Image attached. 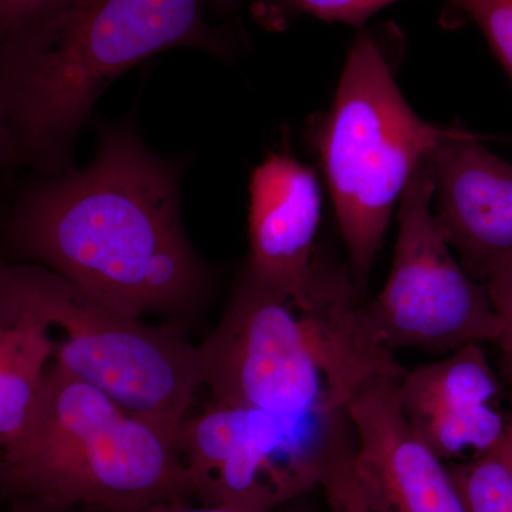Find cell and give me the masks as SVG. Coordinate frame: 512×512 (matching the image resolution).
Here are the masks:
<instances>
[{
    "label": "cell",
    "mask_w": 512,
    "mask_h": 512,
    "mask_svg": "<svg viewBox=\"0 0 512 512\" xmlns=\"http://www.w3.org/2000/svg\"><path fill=\"white\" fill-rule=\"evenodd\" d=\"M180 174L133 128H106L87 167L43 174L20 192L12 254L131 318L190 311L210 275L181 222Z\"/></svg>",
    "instance_id": "obj_1"
},
{
    "label": "cell",
    "mask_w": 512,
    "mask_h": 512,
    "mask_svg": "<svg viewBox=\"0 0 512 512\" xmlns=\"http://www.w3.org/2000/svg\"><path fill=\"white\" fill-rule=\"evenodd\" d=\"M242 0H77L0 46V119L18 164L69 170L101 93L165 50L235 62L249 49Z\"/></svg>",
    "instance_id": "obj_2"
},
{
    "label": "cell",
    "mask_w": 512,
    "mask_h": 512,
    "mask_svg": "<svg viewBox=\"0 0 512 512\" xmlns=\"http://www.w3.org/2000/svg\"><path fill=\"white\" fill-rule=\"evenodd\" d=\"M345 268L316 255L281 291L244 271L214 332L198 346L214 400L292 416L348 413L356 394L406 370L380 340Z\"/></svg>",
    "instance_id": "obj_3"
},
{
    "label": "cell",
    "mask_w": 512,
    "mask_h": 512,
    "mask_svg": "<svg viewBox=\"0 0 512 512\" xmlns=\"http://www.w3.org/2000/svg\"><path fill=\"white\" fill-rule=\"evenodd\" d=\"M180 430L130 413L52 362L25 436L0 456V501L138 512L187 500Z\"/></svg>",
    "instance_id": "obj_4"
},
{
    "label": "cell",
    "mask_w": 512,
    "mask_h": 512,
    "mask_svg": "<svg viewBox=\"0 0 512 512\" xmlns=\"http://www.w3.org/2000/svg\"><path fill=\"white\" fill-rule=\"evenodd\" d=\"M399 42L394 29L357 30L332 106L311 128L359 291L414 171L453 130L404 99L392 59Z\"/></svg>",
    "instance_id": "obj_5"
},
{
    "label": "cell",
    "mask_w": 512,
    "mask_h": 512,
    "mask_svg": "<svg viewBox=\"0 0 512 512\" xmlns=\"http://www.w3.org/2000/svg\"><path fill=\"white\" fill-rule=\"evenodd\" d=\"M0 303L60 330L57 365L130 413L180 430L204 386L198 348L173 325L151 326L109 308L52 269L0 256Z\"/></svg>",
    "instance_id": "obj_6"
},
{
    "label": "cell",
    "mask_w": 512,
    "mask_h": 512,
    "mask_svg": "<svg viewBox=\"0 0 512 512\" xmlns=\"http://www.w3.org/2000/svg\"><path fill=\"white\" fill-rule=\"evenodd\" d=\"M348 413L292 416L214 400L180 429L192 497L242 512H274L320 485L353 446Z\"/></svg>",
    "instance_id": "obj_7"
},
{
    "label": "cell",
    "mask_w": 512,
    "mask_h": 512,
    "mask_svg": "<svg viewBox=\"0 0 512 512\" xmlns=\"http://www.w3.org/2000/svg\"><path fill=\"white\" fill-rule=\"evenodd\" d=\"M396 247L389 279L366 305L373 328L390 350L433 352L497 343L503 320L484 284L467 274L437 224L433 181L421 163L397 211Z\"/></svg>",
    "instance_id": "obj_8"
},
{
    "label": "cell",
    "mask_w": 512,
    "mask_h": 512,
    "mask_svg": "<svg viewBox=\"0 0 512 512\" xmlns=\"http://www.w3.org/2000/svg\"><path fill=\"white\" fill-rule=\"evenodd\" d=\"M484 140L453 126L423 160L437 224L467 274L481 284L512 264V164Z\"/></svg>",
    "instance_id": "obj_9"
},
{
    "label": "cell",
    "mask_w": 512,
    "mask_h": 512,
    "mask_svg": "<svg viewBox=\"0 0 512 512\" xmlns=\"http://www.w3.org/2000/svg\"><path fill=\"white\" fill-rule=\"evenodd\" d=\"M399 382L377 380L348 406L357 481L380 512H467L450 466L404 416Z\"/></svg>",
    "instance_id": "obj_10"
},
{
    "label": "cell",
    "mask_w": 512,
    "mask_h": 512,
    "mask_svg": "<svg viewBox=\"0 0 512 512\" xmlns=\"http://www.w3.org/2000/svg\"><path fill=\"white\" fill-rule=\"evenodd\" d=\"M501 386L478 343L407 372L399 402L414 434L443 461L493 453L507 421L498 409Z\"/></svg>",
    "instance_id": "obj_11"
},
{
    "label": "cell",
    "mask_w": 512,
    "mask_h": 512,
    "mask_svg": "<svg viewBox=\"0 0 512 512\" xmlns=\"http://www.w3.org/2000/svg\"><path fill=\"white\" fill-rule=\"evenodd\" d=\"M322 220V191L311 167L285 153H272L249 183V275L295 291L311 275Z\"/></svg>",
    "instance_id": "obj_12"
},
{
    "label": "cell",
    "mask_w": 512,
    "mask_h": 512,
    "mask_svg": "<svg viewBox=\"0 0 512 512\" xmlns=\"http://www.w3.org/2000/svg\"><path fill=\"white\" fill-rule=\"evenodd\" d=\"M55 349L49 323L36 313L0 303V456L25 436Z\"/></svg>",
    "instance_id": "obj_13"
},
{
    "label": "cell",
    "mask_w": 512,
    "mask_h": 512,
    "mask_svg": "<svg viewBox=\"0 0 512 512\" xmlns=\"http://www.w3.org/2000/svg\"><path fill=\"white\" fill-rule=\"evenodd\" d=\"M396 2L399 0H254L251 15L261 28L275 33L303 18L362 30L380 10Z\"/></svg>",
    "instance_id": "obj_14"
},
{
    "label": "cell",
    "mask_w": 512,
    "mask_h": 512,
    "mask_svg": "<svg viewBox=\"0 0 512 512\" xmlns=\"http://www.w3.org/2000/svg\"><path fill=\"white\" fill-rule=\"evenodd\" d=\"M448 466L467 512H512V471L497 453Z\"/></svg>",
    "instance_id": "obj_15"
},
{
    "label": "cell",
    "mask_w": 512,
    "mask_h": 512,
    "mask_svg": "<svg viewBox=\"0 0 512 512\" xmlns=\"http://www.w3.org/2000/svg\"><path fill=\"white\" fill-rule=\"evenodd\" d=\"M454 15L473 22L512 82V0H444Z\"/></svg>",
    "instance_id": "obj_16"
},
{
    "label": "cell",
    "mask_w": 512,
    "mask_h": 512,
    "mask_svg": "<svg viewBox=\"0 0 512 512\" xmlns=\"http://www.w3.org/2000/svg\"><path fill=\"white\" fill-rule=\"evenodd\" d=\"M353 446L326 467L320 480L330 512H380L367 497L352 468Z\"/></svg>",
    "instance_id": "obj_17"
},
{
    "label": "cell",
    "mask_w": 512,
    "mask_h": 512,
    "mask_svg": "<svg viewBox=\"0 0 512 512\" xmlns=\"http://www.w3.org/2000/svg\"><path fill=\"white\" fill-rule=\"evenodd\" d=\"M77 0H0V46L56 18Z\"/></svg>",
    "instance_id": "obj_18"
},
{
    "label": "cell",
    "mask_w": 512,
    "mask_h": 512,
    "mask_svg": "<svg viewBox=\"0 0 512 512\" xmlns=\"http://www.w3.org/2000/svg\"><path fill=\"white\" fill-rule=\"evenodd\" d=\"M484 285L494 311L503 320V333L497 345L503 350L512 375V264L491 276Z\"/></svg>",
    "instance_id": "obj_19"
},
{
    "label": "cell",
    "mask_w": 512,
    "mask_h": 512,
    "mask_svg": "<svg viewBox=\"0 0 512 512\" xmlns=\"http://www.w3.org/2000/svg\"><path fill=\"white\" fill-rule=\"evenodd\" d=\"M138 512H242L238 510H232V508L221 507V505H207L202 504L200 507H192L188 505L185 500H171L164 501V503H158L150 505V507L144 508V510ZM278 512V511H274Z\"/></svg>",
    "instance_id": "obj_20"
},
{
    "label": "cell",
    "mask_w": 512,
    "mask_h": 512,
    "mask_svg": "<svg viewBox=\"0 0 512 512\" xmlns=\"http://www.w3.org/2000/svg\"><path fill=\"white\" fill-rule=\"evenodd\" d=\"M6 512H103L92 508H62L36 503V501L19 500L6 504Z\"/></svg>",
    "instance_id": "obj_21"
},
{
    "label": "cell",
    "mask_w": 512,
    "mask_h": 512,
    "mask_svg": "<svg viewBox=\"0 0 512 512\" xmlns=\"http://www.w3.org/2000/svg\"><path fill=\"white\" fill-rule=\"evenodd\" d=\"M18 164L16 161L15 150H13L12 140L5 124L0 119V178L3 173L10 167V165Z\"/></svg>",
    "instance_id": "obj_22"
},
{
    "label": "cell",
    "mask_w": 512,
    "mask_h": 512,
    "mask_svg": "<svg viewBox=\"0 0 512 512\" xmlns=\"http://www.w3.org/2000/svg\"><path fill=\"white\" fill-rule=\"evenodd\" d=\"M494 453H497L498 456L503 458L505 464H507L508 468L512 471V447L508 446L505 441L501 440V443L498 444L497 448H495Z\"/></svg>",
    "instance_id": "obj_23"
},
{
    "label": "cell",
    "mask_w": 512,
    "mask_h": 512,
    "mask_svg": "<svg viewBox=\"0 0 512 512\" xmlns=\"http://www.w3.org/2000/svg\"><path fill=\"white\" fill-rule=\"evenodd\" d=\"M503 441H505V443H507L508 446L512 447V413L511 416L508 417L507 429H505Z\"/></svg>",
    "instance_id": "obj_24"
},
{
    "label": "cell",
    "mask_w": 512,
    "mask_h": 512,
    "mask_svg": "<svg viewBox=\"0 0 512 512\" xmlns=\"http://www.w3.org/2000/svg\"><path fill=\"white\" fill-rule=\"evenodd\" d=\"M507 141H510V143H512V138H508V140H507Z\"/></svg>",
    "instance_id": "obj_25"
},
{
    "label": "cell",
    "mask_w": 512,
    "mask_h": 512,
    "mask_svg": "<svg viewBox=\"0 0 512 512\" xmlns=\"http://www.w3.org/2000/svg\"><path fill=\"white\" fill-rule=\"evenodd\" d=\"M510 376H511V382H512V375H510Z\"/></svg>",
    "instance_id": "obj_26"
}]
</instances>
